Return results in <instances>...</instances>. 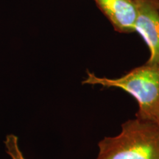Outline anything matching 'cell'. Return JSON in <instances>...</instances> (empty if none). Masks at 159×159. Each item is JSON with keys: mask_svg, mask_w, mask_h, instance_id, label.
<instances>
[{"mask_svg": "<svg viewBox=\"0 0 159 159\" xmlns=\"http://www.w3.org/2000/svg\"><path fill=\"white\" fill-rule=\"evenodd\" d=\"M96 159H159V125L136 118L122 125L117 136L99 142Z\"/></svg>", "mask_w": 159, "mask_h": 159, "instance_id": "cell-1", "label": "cell"}, {"mask_svg": "<svg viewBox=\"0 0 159 159\" xmlns=\"http://www.w3.org/2000/svg\"><path fill=\"white\" fill-rule=\"evenodd\" d=\"M83 84L119 88L136 99L139 104L136 117L158 121L159 117V65L146 63L118 78H107L87 72Z\"/></svg>", "mask_w": 159, "mask_h": 159, "instance_id": "cell-2", "label": "cell"}, {"mask_svg": "<svg viewBox=\"0 0 159 159\" xmlns=\"http://www.w3.org/2000/svg\"><path fill=\"white\" fill-rule=\"evenodd\" d=\"M138 16L135 32L140 34L150 49L147 63L159 65V10L155 0H135Z\"/></svg>", "mask_w": 159, "mask_h": 159, "instance_id": "cell-3", "label": "cell"}, {"mask_svg": "<svg viewBox=\"0 0 159 159\" xmlns=\"http://www.w3.org/2000/svg\"><path fill=\"white\" fill-rule=\"evenodd\" d=\"M114 30L121 33L135 32L138 16L135 0H94Z\"/></svg>", "mask_w": 159, "mask_h": 159, "instance_id": "cell-4", "label": "cell"}, {"mask_svg": "<svg viewBox=\"0 0 159 159\" xmlns=\"http://www.w3.org/2000/svg\"><path fill=\"white\" fill-rule=\"evenodd\" d=\"M5 144L6 152L11 159H26L19 148L18 137L15 135L11 134L6 137Z\"/></svg>", "mask_w": 159, "mask_h": 159, "instance_id": "cell-5", "label": "cell"}, {"mask_svg": "<svg viewBox=\"0 0 159 159\" xmlns=\"http://www.w3.org/2000/svg\"><path fill=\"white\" fill-rule=\"evenodd\" d=\"M155 1H156V4L157 7H158V8L159 10V0H155Z\"/></svg>", "mask_w": 159, "mask_h": 159, "instance_id": "cell-6", "label": "cell"}, {"mask_svg": "<svg viewBox=\"0 0 159 159\" xmlns=\"http://www.w3.org/2000/svg\"><path fill=\"white\" fill-rule=\"evenodd\" d=\"M157 123H158V124L159 125V117H158V121H157Z\"/></svg>", "mask_w": 159, "mask_h": 159, "instance_id": "cell-7", "label": "cell"}]
</instances>
